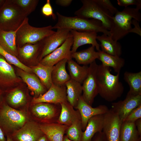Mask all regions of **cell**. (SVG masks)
<instances>
[{"instance_id":"obj_1","label":"cell","mask_w":141,"mask_h":141,"mask_svg":"<svg viewBox=\"0 0 141 141\" xmlns=\"http://www.w3.org/2000/svg\"><path fill=\"white\" fill-rule=\"evenodd\" d=\"M109 67L102 64L98 65L97 80L98 94L105 101L112 102L120 97L124 90L119 81L120 73L114 75Z\"/></svg>"},{"instance_id":"obj_2","label":"cell","mask_w":141,"mask_h":141,"mask_svg":"<svg viewBox=\"0 0 141 141\" xmlns=\"http://www.w3.org/2000/svg\"><path fill=\"white\" fill-rule=\"evenodd\" d=\"M58 21L52 26L53 29H65L79 32H101L110 36L109 31L100 21L94 19L81 18L77 16L68 17L56 12Z\"/></svg>"},{"instance_id":"obj_3","label":"cell","mask_w":141,"mask_h":141,"mask_svg":"<svg viewBox=\"0 0 141 141\" xmlns=\"http://www.w3.org/2000/svg\"><path fill=\"white\" fill-rule=\"evenodd\" d=\"M140 9L137 8H125L122 11H118L113 17V22L110 31V36L118 41L127 34L132 28V19L139 22L141 21Z\"/></svg>"},{"instance_id":"obj_4","label":"cell","mask_w":141,"mask_h":141,"mask_svg":"<svg viewBox=\"0 0 141 141\" xmlns=\"http://www.w3.org/2000/svg\"><path fill=\"white\" fill-rule=\"evenodd\" d=\"M52 27L51 25L41 27H33L29 24L28 18L27 17L17 32L16 45L21 47L26 44H33L40 42L55 32Z\"/></svg>"},{"instance_id":"obj_5","label":"cell","mask_w":141,"mask_h":141,"mask_svg":"<svg viewBox=\"0 0 141 141\" xmlns=\"http://www.w3.org/2000/svg\"><path fill=\"white\" fill-rule=\"evenodd\" d=\"M27 16L11 0H5L0 7V30H15Z\"/></svg>"},{"instance_id":"obj_6","label":"cell","mask_w":141,"mask_h":141,"mask_svg":"<svg viewBox=\"0 0 141 141\" xmlns=\"http://www.w3.org/2000/svg\"><path fill=\"white\" fill-rule=\"evenodd\" d=\"M82 6L75 11V16L85 19L100 21L109 31L112 25L113 16L105 10L97 0H81Z\"/></svg>"},{"instance_id":"obj_7","label":"cell","mask_w":141,"mask_h":141,"mask_svg":"<svg viewBox=\"0 0 141 141\" xmlns=\"http://www.w3.org/2000/svg\"><path fill=\"white\" fill-rule=\"evenodd\" d=\"M27 117L23 111L14 109L4 103L0 108V127L5 135L17 131L26 123Z\"/></svg>"},{"instance_id":"obj_8","label":"cell","mask_w":141,"mask_h":141,"mask_svg":"<svg viewBox=\"0 0 141 141\" xmlns=\"http://www.w3.org/2000/svg\"><path fill=\"white\" fill-rule=\"evenodd\" d=\"M70 30L58 29L56 31L40 41L39 61L61 45L69 38L72 37Z\"/></svg>"},{"instance_id":"obj_9","label":"cell","mask_w":141,"mask_h":141,"mask_svg":"<svg viewBox=\"0 0 141 141\" xmlns=\"http://www.w3.org/2000/svg\"><path fill=\"white\" fill-rule=\"evenodd\" d=\"M98 65L96 61L90 64L87 76L83 83L82 97L88 104L92 105L98 94L97 73Z\"/></svg>"},{"instance_id":"obj_10","label":"cell","mask_w":141,"mask_h":141,"mask_svg":"<svg viewBox=\"0 0 141 141\" xmlns=\"http://www.w3.org/2000/svg\"><path fill=\"white\" fill-rule=\"evenodd\" d=\"M61 109L60 104L41 103L35 104L32 111L34 115L44 124L57 122Z\"/></svg>"},{"instance_id":"obj_11","label":"cell","mask_w":141,"mask_h":141,"mask_svg":"<svg viewBox=\"0 0 141 141\" xmlns=\"http://www.w3.org/2000/svg\"><path fill=\"white\" fill-rule=\"evenodd\" d=\"M122 123L118 114L111 109L104 114L102 131L108 141H120Z\"/></svg>"},{"instance_id":"obj_12","label":"cell","mask_w":141,"mask_h":141,"mask_svg":"<svg viewBox=\"0 0 141 141\" xmlns=\"http://www.w3.org/2000/svg\"><path fill=\"white\" fill-rule=\"evenodd\" d=\"M73 43L72 36L67 39L61 45L44 57L39 62L44 65L53 66L64 59H72L71 49Z\"/></svg>"},{"instance_id":"obj_13","label":"cell","mask_w":141,"mask_h":141,"mask_svg":"<svg viewBox=\"0 0 141 141\" xmlns=\"http://www.w3.org/2000/svg\"><path fill=\"white\" fill-rule=\"evenodd\" d=\"M67 101L65 85L59 86L53 84L45 93L32 100L34 104L41 103L60 104Z\"/></svg>"},{"instance_id":"obj_14","label":"cell","mask_w":141,"mask_h":141,"mask_svg":"<svg viewBox=\"0 0 141 141\" xmlns=\"http://www.w3.org/2000/svg\"><path fill=\"white\" fill-rule=\"evenodd\" d=\"M141 105V95H127L123 100L112 103L111 109L118 114L122 122L133 110Z\"/></svg>"},{"instance_id":"obj_15","label":"cell","mask_w":141,"mask_h":141,"mask_svg":"<svg viewBox=\"0 0 141 141\" xmlns=\"http://www.w3.org/2000/svg\"><path fill=\"white\" fill-rule=\"evenodd\" d=\"M75 108L78 111L80 115L83 131L91 118L96 115L104 114L109 110L108 107L105 105H101L96 107H92L86 102L82 96L79 99Z\"/></svg>"},{"instance_id":"obj_16","label":"cell","mask_w":141,"mask_h":141,"mask_svg":"<svg viewBox=\"0 0 141 141\" xmlns=\"http://www.w3.org/2000/svg\"><path fill=\"white\" fill-rule=\"evenodd\" d=\"M44 134L39 124L30 122L26 123L10 137L13 141H37Z\"/></svg>"},{"instance_id":"obj_17","label":"cell","mask_w":141,"mask_h":141,"mask_svg":"<svg viewBox=\"0 0 141 141\" xmlns=\"http://www.w3.org/2000/svg\"><path fill=\"white\" fill-rule=\"evenodd\" d=\"M73 39V43L71 49L72 53L77 51L80 46L86 44H91L95 47L97 51L101 50L99 44L97 41V33L95 32H79L71 30Z\"/></svg>"},{"instance_id":"obj_18","label":"cell","mask_w":141,"mask_h":141,"mask_svg":"<svg viewBox=\"0 0 141 141\" xmlns=\"http://www.w3.org/2000/svg\"><path fill=\"white\" fill-rule=\"evenodd\" d=\"M68 127L57 122L39 124L40 130L50 141H63Z\"/></svg>"},{"instance_id":"obj_19","label":"cell","mask_w":141,"mask_h":141,"mask_svg":"<svg viewBox=\"0 0 141 141\" xmlns=\"http://www.w3.org/2000/svg\"><path fill=\"white\" fill-rule=\"evenodd\" d=\"M104 119V114L96 115L91 118L83 132L81 141H92L97 133L102 131Z\"/></svg>"},{"instance_id":"obj_20","label":"cell","mask_w":141,"mask_h":141,"mask_svg":"<svg viewBox=\"0 0 141 141\" xmlns=\"http://www.w3.org/2000/svg\"><path fill=\"white\" fill-rule=\"evenodd\" d=\"M96 39L101 43L99 46L102 51L113 56L120 57L121 55L122 49L121 44L114 40L110 36L103 34L97 36Z\"/></svg>"},{"instance_id":"obj_21","label":"cell","mask_w":141,"mask_h":141,"mask_svg":"<svg viewBox=\"0 0 141 141\" xmlns=\"http://www.w3.org/2000/svg\"><path fill=\"white\" fill-rule=\"evenodd\" d=\"M20 27L15 31H7L0 30V45L6 51L16 57L17 51L16 35Z\"/></svg>"},{"instance_id":"obj_22","label":"cell","mask_w":141,"mask_h":141,"mask_svg":"<svg viewBox=\"0 0 141 141\" xmlns=\"http://www.w3.org/2000/svg\"><path fill=\"white\" fill-rule=\"evenodd\" d=\"M19 74L29 89L33 92L37 97L46 91V88L42 83L37 76L22 69L19 70Z\"/></svg>"},{"instance_id":"obj_23","label":"cell","mask_w":141,"mask_h":141,"mask_svg":"<svg viewBox=\"0 0 141 141\" xmlns=\"http://www.w3.org/2000/svg\"><path fill=\"white\" fill-rule=\"evenodd\" d=\"M68 60L67 59H64L53 66L51 73L53 84L59 86L64 85L70 79V75L66 69V65Z\"/></svg>"},{"instance_id":"obj_24","label":"cell","mask_w":141,"mask_h":141,"mask_svg":"<svg viewBox=\"0 0 141 141\" xmlns=\"http://www.w3.org/2000/svg\"><path fill=\"white\" fill-rule=\"evenodd\" d=\"M60 104L61 111L57 122L69 126L80 115V113L68 101Z\"/></svg>"},{"instance_id":"obj_25","label":"cell","mask_w":141,"mask_h":141,"mask_svg":"<svg viewBox=\"0 0 141 141\" xmlns=\"http://www.w3.org/2000/svg\"><path fill=\"white\" fill-rule=\"evenodd\" d=\"M95 48L94 46L92 45L86 49L72 53V58L74 59L79 64H90L98 58L99 52L96 51Z\"/></svg>"},{"instance_id":"obj_26","label":"cell","mask_w":141,"mask_h":141,"mask_svg":"<svg viewBox=\"0 0 141 141\" xmlns=\"http://www.w3.org/2000/svg\"><path fill=\"white\" fill-rule=\"evenodd\" d=\"M67 101L74 108H76L80 97L82 96L81 84L71 79L65 84Z\"/></svg>"},{"instance_id":"obj_27","label":"cell","mask_w":141,"mask_h":141,"mask_svg":"<svg viewBox=\"0 0 141 141\" xmlns=\"http://www.w3.org/2000/svg\"><path fill=\"white\" fill-rule=\"evenodd\" d=\"M67 63L70 79L82 84L87 76L89 67L81 66L72 59L68 60Z\"/></svg>"},{"instance_id":"obj_28","label":"cell","mask_w":141,"mask_h":141,"mask_svg":"<svg viewBox=\"0 0 141 141\" xmlns=\"http://www.w3.org/2000/svg\"><path fill=\"white\" fill-rule=\"evenodd\" d=\"M125 81L128 85L130 90L127 95H141V71L137 73L125 72L124 75Z\"/></svg>"},{"instance_id":"obj_29","label":"cell","mask_w":141,"mask_h":141,"mask_svg":"<svg viewBox=\"0 0 141 141\" xmlns=\"http://www.w3.org/2000/svg\"><path fill=\"white\" fill-rule=\"evenodd\" d=\"M53 66L44 65L39 62L37 65L31 68L32 71L36 74L42 83L48 89L52 84L51 73Z\"/></svg>"},{"instance_id":"obj_30","label":"cell","mask_w":141,"mask_h":141,"mask_svg":"<svg viewBox=\"0 0 141 141\" xmlns=\"http://www.w3.org/2000/svg\"><path fill=\"white\" fill-rule=\"evenodd\" d=\"M98 51V59L101 62L102 64L110 68L112 67L115 72L120 73L121 69L125 64V60L120 57L107 54L101 50Z\"/></svg>"},{"instance_id":"obj_31","label":"cell","mask_w":141,"mask_h":141,"mask_svg":"<svg viewBox=\"0 0 141 141\" xmlns=\"http://www.w3.org/2000/svg\"><path fill=\"white\" fill-rule=\"evenodd\" d=\"M120 141H141V136L138 132L135 122L125 121L122 122Z\"/></svg>"},{"instance_id":"obj_32","label":"cell","mask_w":141,"mask_h":141,"mask_svg":"<svg viewBox=\"0 0 141 141\" xmlns=\"http://www.w3.org/2000/svg\"><path fill=\"white\" fill-rule=\"evenodd\" d=\"M16 78L13 68L0 54V87H4L8 80Z\"/></svg>"},{"instance_id":"obj_33","label":"cell","mask_w":141,"mask_h":141,"mask_svg":"<svg viewBox=\"0 0 141 141\" xmlns=\"http://www.w3.org/2000/svg\"><path fill=\"white\" fill-rule=\"evenodd\" d=\"M17 56L25 60L33 58L40 52V42L36 43L26 44L21 47H17Z\"/></svg>"},{"instance_id":"obj_34","label":"cell","mask_w":141,"mask_h":141,"mask_svg":"<svg viewBox=\"0 0 141 141\" xmlns=\"http://www.w3.org/2000/svg\"><path fill=\"white\" fill-rule=\"evenodd\" d=\"M83 131L80 115L68 126L65 134L70 140L73 141H81Z\"/></svg>"},{"instance_id":"obj_35","label":"cell","mask_w":141,"mask_h":141,"mask_svg":"<svg viewBox=\"0 0 141 141\" xmlns=\"http://www.w3.org/2000/svg\"><path fill=\"white\" fill-rule=\"evenodd\" d=\"M6 99L10 105L17 107L25 104L26 102V96L20 89H16L10 92L7 95Z\"/></svg>"},{"instance_id":"obj_36","label":"cell","mask_w":141,"mask_h":141,"mask_svg":"<svg viewBox=\"0 0 141 141\" xmlns=\"http://www.w3.org/2000/svg\"><path fill=\"white\" fill-rule=\"evenodd\" d=\"M0 54L10 64L14 65L23 70L30 73L32 71L31 68L22 63L17 57L4 50L0 45Z\"/></svg>"},{"instance_id":"obj_37","label":"cell","mask_w":141,"mask_h":141,"mask_svg":"<svg viewBox=\"0 0 141 141\" xmlns=\"http://www.w3.org/2000/svg\"><path fill=\"white\" fill-rule=\"evenodd\" d=\"M27 16L35 10L38 0H11Z\"/></svg>"},{"instance_id":"obj_38","label":"cell","mask_w":141,"mask_h":141,"mask_svg":"<svg viewBox=\"0 0 141 141\" xmlns=\"http://www.w3.org/2000/svg\"><path fill=\"white\" fill-rule=\"evenodd\" d=\"M98 3L112 16L118 11L109 0H97Z\"/></svg>"},{"instance_id":"obj_39","label":"cell","mask_w":141,"mask_h":141,"mask_svg":"<svg viewBox=\"0 0 141 141\" xmlns=\"http://www.w3.org/2000/svg\"><path fill=\"white\" fill-rule=\"evenodd\" d=\"M140 118H141V105L133 110L124 121L135 122L136 120Z\"/></svg>"},{"instance_id":"obj_40","label":"cell","mask_w":141,"mask_h":141,"mask_svg":"<svg viewBox=\"0 0 141 141\" xmlns=\"http://www.w3.org/2000/svg\"><path fill=\"white\" fill-rule=\"evenodd\" d=\"M41 11L42 14L45 16L51 17L54 20L56 19V16L53 12L50 0H46V3L42 7Z\"/></svg>"},{"instance_id":"obj_41","label":"cell","mask_w":141,"mask_h":141,"mask_svg":"<svg viewBox=\"0 0 141 141\" xmlns=\"http://www.w3.org/2000/svg\"><path fill=\"white\" fill-rule=\"evenodd\" d=\"M117 2L119 5L121 7L126 8L130 5H134L140 10L141 9L140 0H117Z\"/></svg>"},{"instance_id":"obj_42","label":"cell","mask_w":141,"mask_h":141,"mask_svg":"<svg viewBox=\"0 0 141 141\" xmlns=\"http://www.w3.org/2000/svg\"><path fill=\"white\" fill-rule=\"evenodd\" d=\"M139 22L135 19L132 20V24L134 26V27L132 28L130 33H135L141 36V28L139 25Z\"/></svg>"},{"instance_id":"obj_43","label":"cell","mask_w":141,"mask_h":141,"mask_svg":"<svg viewBox=\"0 0 141 141\" xmlns=\"http://www.w3.org/2000/svg\"><path fill=\"white\" fill-rule=\"evenodd\" d=\"M92 141H108L106 137L103 132L97 133L94 136Z\"/></svg>"},{"instance_id":"obj_44","label":"cell","mask_w":141,"mask_h":141,"mask_svg":"<svg viewBox=\"0 0 141 141\" xmlns=\"http://www.w3.org/2000/svg\"><path fill=\"white\" fill-rule=\"evenodd\" d=\"M72 1V0H56L55 3L60 6L66 7L70 5Z\"/></svg>"},{"instance_id":"obj_45","label":"cell","mask_w":141,"mask_h":141,"mask_svg":"<svg viewBox=\"0 0 141 141\" xmlns=\"http://www.w3.org/2000/svg\"><path fill=\"white\" fill-rule=\"evenodd\" d=\"M135 123L138 132L141 136V118L137 120Z\"/></svg>"},{"instance_id":"obj_46","label":"cell","mask_w":141,"mask_h":141,"mask_svg":"<svg viewBox=\"0 0 141 141\" xmlns=\"http://www.w3.org/2000/svg\"><path fill=\"white\" fill-rule=\"evenodd\" d=\"M7 139L5 137V135L0 127V141H6Z\"/></svg>"},{"instance_id":"obj_47","label":"cell","mask_w":141,"mask_h":141,"mask_svg":"<svg viewBox=\"0 0 141 141\" xmlns=\"http://www.w3.org/2000/svg\"><path fill=\"white\" fill-rule=\"evenodd\" d=\"M37 141H50L44 134L41 136Z\"/></svg>"},{"instance_id":"obj_48","label":"cell","mask_w":141,"mask_h":141,"mask_svg":"<svg viewBox=\"0 0 141 141\" xmlns=\"http://www.w3.org/2000/svg\"><path fill=\"white\" fill-rule=\"evenodd\" d=\"M4 103L2 102V99L1 97V93L0 91V108L1 107Z\"/></svg>"},{"instance_id":"obj_49","label":"cell","mask_w":141,"mask_h":141,"mask_svg":"<svg viewBox=\"0 0 141 141\" xmlns=\"http://www.w3.org/2000/svg\"><path fill=\"white\" fill-rule=\"evenodd\" d=\"M6 141H13L10 135L7 136Z\"/></svg>"},{"instance_id":"obj_50","label":"cell","mask_w":141,"mask_h":141,"mask_svg":"<svg viewBox=\"0 0 141 141\" xmlns=\"http://www.w3.org/2000/svg\"><path fill=\"white\" fill-rule=\"evenodd\" d=\"M63 141H73L69 139L66 136L64 135V137Z\"/></svg>"},{"instance_id":"obj_51","label":"cell","mask_w":141,"mask_h":141,"mask_svg":"<svg viewBox=\"0 0 141 141\" xmlns=\"http://www.w3.org/2000/svg\"><path fill=\"white\" fill-rule=\"evenodd\" d=\"M5 0H0V7L4 1Z\"/></svg>"}]
</instances>
